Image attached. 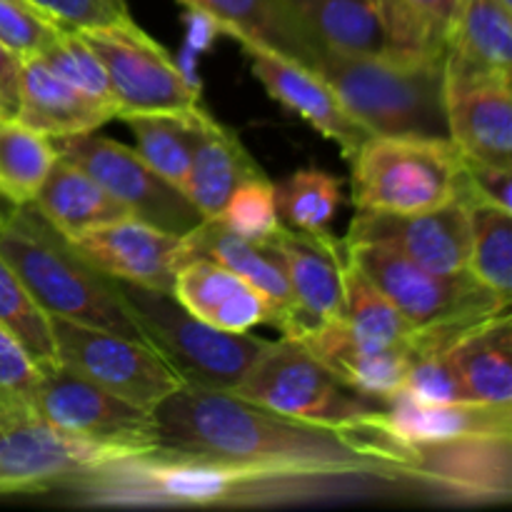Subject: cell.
<instances>
[{"mask_svg": "<svg viewBox=\"0 0 512 512\" xmlns=\"http://www.w3.org/2000/svg\"><path fill=\"white\" fill-rule=\"evenodd\" d=\"M313 73L370 135L448 138L445 55H338L323 50Z\"/></svg>", "mask_w": 512, "mask_h": 512, "instance_id": "277c9868", "label": "cell"}, {"mask_svg": "<svg viewBox=\"0 0 512 512\" xmlns=\"http://www.w3.org/2000/svg\"><path fill=\"white\" fill-rule=\"evenodd\" d=\"M343 240L388 245L433 273H463L470 253V208L455 198L425 213L358 210Z\"/></svg>", "mask_w": 512, "mask_h": 512, "instance_id": "5bb4252c", "label": "cell"}, {"mask_svg": "<svg viewBox=\"0 0 512 512\" xmlns=\"http://www.w3.org/2000/svg\"><path fill=\"white\" fill-rule=\"evenodd\" d=\"M173 298L205 323L228 333L278 325V308L238 273L208 258H193L175 270Z\"/></svg>", "mask_w": 512, "mask_h": 512, "instance_id": "ffe728a7", "label": "cell"}, {"mask_svg": "<svg viewBox=\"0 0 512 512\" xmlns=\"http://www.w3.org/2000/svg\"><path fill=\"white\" fill-rule=\"evenodd\" d=\"M0 495H5V488H3V483H0Z\"/></svg>", "mask_w": 512, "mask_h": 512, "instance_id": "c3c4849f", "label": "cell"}, {"mask_svg": "<svg viewBox=\"0 0 512 512\" xmlns=\"http://www.w3.org/2000/svg\"><path fill=\"white\" fill-rule=\"evenodd\" d=\"M258 175L265 173L233 130L220 125L208 110L193 118V158L185 195L203 220L218 218L230 193Z\"/></svg>", "mask_w": 512, "mask_h": 512, "instance_id": "cb8c5ba5", "label": "cell"}, {"mask_svg": "<svg viewBox=\"0 0 512 512\" xmlns=\"http://www.w3.org/2000/svg\"><path fill=\"white\" fill-rule=\"evenodd\" d=\"M300 343L348 388L388 403L403 393L415 355L405 348H368L353 338L343 320H328L300 335Z\"/></svg>", "mask_w": 512, "mask_h": 512, "instance_id": "44dd1931", "label": "cell"}, {"mask_svg": "<svg viewBox=\"0 0 512 512\" xmlns=\"http://www.w3.org/2000/svg\"><path fill=\"white\" fill-rule=\"evenodd\" d=\"M0 123H3V118H0Z\"/></svg>", "mask_w": 512, "mask_h": 512, "instance_id": "681fc988", "label": "cell"}, {"mask_svg": "<svg viewBox=\"0 0 512 512\" xmlns=\"http://www.w3.org/2000/svg\"><path fill=\"white\" fill-rule=\"evenodd\" d=\"M153 418L160 450L168 453L315 473L395 475L413 483L408 445L385 430L383 413L355 428H333L273 413L233 390L183 383L155 405Z\"/></svg>", "mask_w": 512, "mask_h": 512, "instance_id": "6da1fadb", "label": "cell"}, {"mask_svg": "<svg viewBox=\"0 0 512 512\" xmlns=\"http://www.w3.org/2000/svg\"><path fill=\"white\" fill-rule=\"evenodd\" d=\"M30 205L65 238H75L85 230L130 215L128 208L118 203L98 180L60 155Z\"/></svg>", "mask_w": 512, "mask_h": 512, "instance_id": "83f0119b", "label": "cell"}, {"mask_svg": "<svg viewBox=\"0 0 512 512\" xmlns=\"http://www.w3.org/2000/svg\"><path fill=\"white\" fill-rule=\"evenodd\" d=\"M305 33L338 55H393L368 0H283Z\"/></svg>", "mask_w": 512, "mask_h": 512, "instance_id": "f1b7e54d", "label": "cell"}, {"mask_svg": "<svg viewBox=\"0 0 512 512\" xmlns=\"http://www.w3.org/2000/svg\"><path fill=\"white\" fill-rule=\"evenodd\" d=\"M193 258L215 260L248 283H253L278 308V325L275 328L283 333V338H300L303 335V318H300L298 305H295L293 290H290L278 255L268 245L240 238L238 233L225 228L218 218H210L200 220L180 240L178 268Z\"/></svg>", "mask_w": 512, "mask_h": 512, "instance_id": "d6986e66", "label": "cell"}, {"mask_svg": "<svg viewBox=\"0 0 512 512\" xmlns=\"http://www.w3.org/2000/svg\"><path fill=\"white\" fill-rule=\"evenodd\" d=\"M512 73V10L498 0H460L445 40V78Z\"/></svg>", "mask_w": 512, "mask_h": 512, "instance_id": "7402d4cb", "label": "cell"}, {"mask_svg": "<svg viewBox=\"0 0 512 512\" xmlns=\"http://www.w3.org/2000/svg\"><path fill=\"white\" fill-rule=\"evenodd\" d=\"M20 63L23 58L0 43V118L15 120L20 105Z\"/></svg>", "mask_w": 512, "mask_h": 512, "instance_id": "7bdbcfd3", "label": "cell"}, {"mask_svg": "<svg viewBox=\"0 0 512 512\" xmlns=\"http://www.w3.org/2000/svg\"><path fill=\"white\" fill-rule=\"evenodd\" d=\"M500 5H505V8H510L512 10V0H498Z\"/></svg>", "mask_w": 512, "mask_h": 512, "instance_id": "bcb514c9", "label": "cell"}, {"mask_svg": "<svg viewBox=\"0 0 512 512\" xmlns=\"http://www.w3.org/2000/svg\"><path fill=\"white\" fill-rule=\"evenodd\" d=\"M240 398L305 423L355 428L385 410V403L348 388L300 340H270L233 390Z\"/></svg>", "mask_w": 512, "mask_h": 512, "instance_id": "ba28073f", "label": "cell"}, {"mask_svg": "<svg viewBox=\"0 0 512 512\" xmlns=\"http://www.w3.org/2000/svg\"><path fill=\"white\" fill-rule=\"evenodd\" d=\"M405 8L413 10L430 30H433L435 38L445 45L448 40L450 23H453V15L458 10L460 0H400Z\"/></svg>", "mask_w": 512, "mask_h": 512, "instance_id": "ee69618b", "label": "cell"}, {"mask_svg": "<svg viewBox=\"0 0 512 512\" xmlns=\"http://www.w3.org/2000/svg\"><path fill=\"white\" fill-rule=\"evenodd\" d=\"M403 393L428 405L470 403L448 350L415 355L405 375Z\"/></svg>", "mask_w": 512, "mask_h": 512, "instance_id": "74e56055", "label": "cell"}, {"mask_svg": "<svg viewBox=\"0 0 512 512\" xmlns=\"http://www.w3.org/2000/svg\"><path fill=\"white\" fill-rule=\"evenodd\" d=\"M283 225L305 233H325L343 203V183L318 168H303L275 185Z\"/></svg>", "mask_w": 512, "mask_h": 512, "instance_id": "e575fe53", "label": "cell"}, {"mask_svg": "<svg viewBox=\"0 0 512 512\" xmlns=\"http://www.w3.org/2000/svg\"><path fill=\"white\" fill-rule=\"evenodd\" d=\"M58 360L110 393L153 410L183 378L150 345L50 315Z\"/></svg>", "mask_w": 512, "mask_h": 512, "instance_id": "7c38bea8", "label": "cell"}, {"mask_svg": "<svg viewBox=\"0 0 512 512\" xmlns=\"http://www.w3.org/2000/svg\"><path fill=\"white\" fill-rule=\"evenodd\" d=\"M408 475L430 500L508 503L512 495V435H473L440 443H410Z\"/></svg>", "mask_w": 512, "mask_h": 512, "instance_id": "4fadbf2b", "label": "cell"}, {"mask_svg": "<svg viewBox=\"0 0 512 512\" xmlns=\"http://www.w3.org/2000/svg\"><path fill=\"white\" fill-rule=\"evenodd\" d=\"M243 50L248 53L255 78L263 83L270 98L278 100L290 113L300 115L320 135L333 140L345 158H353L360 145L370 138L368 130L345 110L338 95L318 73L258 45H243Z\"/></svg>", "mask_w": 512, "mask_h": 512, "instance_id": "e0dca14e", "label": "cell"}, {"mask_svg": "<svg viewBox=\"0 0 512 512\" xmlns=\"http://www.w3.org/2000/svg\"><path fill=\"white\" fill-rule=\"evenodd\" d=\"M0 255L48 315L148 345L113 278L93 268L30 203L0 213Z\"/></svg>", "mask_w": 512, "mask_h": 512, "instance_id": "3957f363", "label": "cell"}, {"mask_svg": "<svg viewBox=\"0 0 512 512\" xmlns=\"http://www.w3.org/2000/svg\"><path fill=\"white\" fill-rule=\"evenodd\" d=\"M0 328L8 330L23 345L40 370L60 365L50 315L35 303L3 255H0Z\"/></svg>", "mask_w": 512, "mask_h": 512, "instance_id": "836d02e7", "label": "cell"}, {"mask_svg": "<svg viewBox=\"0 0 512 512\" xmlns=\"http://www.w3.org/2000/svg\"><path fill=\"white\" fill-rule=\"evenodd\" d=\"M118 118L113 108L100 105L65 83L38 55L20 63V105L15 120L48 138L93 133Z\"/></svg>", "mask_w": 512, "mask_h": 512, "instance_id": "603a6c76", "label": "cell"}, {"mask_svg": "<svg viewBox=\"0 0 512 512\" xmlns=\"http://www.w3.org/2000/svg\"><path fill=\"white\" fill-rule=\"evenodd\" d=\"M470 403L512 405L510 310L483 320L448 348Z\"/></svg>", "mask_w": 512, "mask_h": 512, "instance_id": "4316f807", "label": "cell"}, {"mask_svg": "<svg viewBox=\"0 0 512 512\" xmlns=\"http://www.w3.org/2000/svg\"><path fill=\"white\" fill-rule=\"evenodd\" d=\"M218 220L240 238L253 240V243H268L275 230L283 225L273 180L258 175V178L240 183L225 200Z\"/></svg>", "mask_w": 512, "mask_h": 512, "instance_id": "8d00e7d4", "label": "cell"}, {"mask_svg": "<svg viewBox=\"0 0 512 512\" xmlns=\"http://www.w3.org/2000/svg\"><path fill=\"white\" fill-rule=\"evenodd\" d=\"M350 163L358 210L425 213L458 198L463 155L450 138L370 135Z\"/></svg>", "mask_w": 512, "mask_h": 512, "instance_id": "52a82bcc", "label": "cell"}, {"mask_svg": "<svg viewBox=\"0 0 512 512\" xmlns=\"http://www.w3.org/2000/svg\"><path fill=\"white\" fill-rule=\"evenodd\" d=\"M285 270L295 305L303 318V335L328 320H343L345 315V255L343 240L325 233H305L280 225L268 240Z\"/></svg>", "mask_w": 512, "mask_h": 512, "instance_id": "9a60e30c", "label": "cell"}, {"mask_svg": "<svg viewBox=\"0 0 512 512\" xmlns=\"http://www.w3.org/2000/svg\"><path fill=\"white\" fill-rule=\"evenodd\" d=\"M178 3L183 8H195L210 15L220 25L223 35H230L240 45L273 50L305 68H313L315 58L323 53V48L305 33L283 0H178Z\"/></svg>", "mask_w": 512, "mask_h": 512, "instance_id": "d4e9b609", "label": "cell"}, {"mask_svg": "<svg viewBox=\"0 0 512 512\" xmlns=\"http://www.w3.org/2000/svg\"><path fill=\"white\" fill-rule=\"evenodd\" d=\"M343 323L353 338L368 348H405L415 355L418 330L350 260L345 270Z\"/></svg>", "mask_w": 512, "mask_h": 512, "instance_id": "f546056e", "label": "cell"}, {"mask_svg": "<svg viewBox=\"0 0 512 512\" xmlns=\"http://www.w3.org/2000/svg\"><path fill=\"white\" fill-rule=\"evenodd\" d=\"M55 153L70 160L93 180H98L118 203L128 208L133 218L155 228L173 233L178 238L188 235L203 220L188 195L160 178L138 150L103 135L80 133L70 138H50Z\"/></svg>", "mask_w": 512, "mask_h": 512, "instance_id": "8fae6325", "label": "cell"}, {"mask_svg": "<svg viewBox=\"0 0 512 512\" xmlns=\"http://www.w3.org/2000/svg\"><path fill=\"white\" fill-rule=\"evenodd\" d=\"M55 145L48 135L18 123H0V200L10 205L33 203L53 168Z\"/></svg>", "mask_w": 512, "mask_h": 512, "instance_id": "4dcf8cb0", "label": "cell"}, {"mask_svg": "<svg viewBox=\"0 0 512 512\" xmlns=\"http://www.w3.org/2000/svg\"><path fill=\"white\" fill-rule=\"evenodd\" d=\"M445 118L460 155L512 170L510 75L445 78Z\"/></svg>", "mask_w": 512, "mask_h": 512, "instance_id": "ac0fdd59", "label": "cell"}, {"mask_svg": "<svg viewBox=\"0 0 512 512\" xmlns=\"http://www.w3.org/2000/svg\"><path fill=\"white\" fill-rule=\"evenodd\" d=\"M345 253L418 330L425 350H448L470 328L510 310L468 270L433 273L380 243H345Z\"/></svg>", "mask_w": 512, "mask_h": 512, "instance_id": "5b68a950", "label": "cell"}, {"mask_svg": "<svg viewBox=\"0 0 512 512\" xmlns=\"http://www.w3.org/2000/svg\"><path fill=\"white\" fill-rule=\"evenodd\" d=\"M203 113V110H200ZM198 113V115H200ZM195 115V118H198ZM138 140V155L170 185L185 193L193 158V118L165 113L125 115Z\"/></svg>", "mask_w": 512, "mask_h": 512, "instance_id": "1f68e13d", "label": "cell"}, {"mask_svg": "<svg viewBox=\"0 0 512 512\" xmlns=\"http://www.w3.org/2000/svg\"><path fill=\"white\" fill-rule=\"evenodd\" d=\"M183 20H185V33H188L185 35L183 48L193 50V53H198V55L208 53V50L213 48L215 40L223 35L220 25L215 23L210 15L200 13V10H195V8H185Z\"/></svg>", "mask_w": 512, "mask_h": 512, "instance_id": "f6af8a7d", "label": "cell"}, {"mask_svg": "<svg viewBox=\"0 0 512 512\" xmlns=\"http://www.w3.org/2000/svg\"><path fill=\"white\" fill-rule=\"evenodd\" d=\"M43 370L23 345L0 328V415L30 413Z\"/></svg>", "mask_w": 512, "mask_h": 512, "instance_id": "f35d334b", "label": "cell"}, {"mask_svg": "<svg viewBox=\"0 0 512 512\" xmlns=\"http://www.w3.org/2000/svg\"><path fill=\"white\" fill-rule=\"evenodd\" d=\"M8 205H10V203H5V200H0V213H3V210L8 208Z\"/></svg>", "mask_w": 512, "mask_h": 512, "instance_id": "7dc6e473", "label": "cell"}, {"mask_svg": "<svg viewBox=\"0 0 512 512\" xmlns=\"http://www.w3.org/2000/svg\"><path fill=\"white\" fill-rule=\"evenodd\" d=\"M470 208V253L468 273L480 285L498 295L500 300H512V218L508 210L488 208V205H468Z\"/></svg>", "mask_w": 512, "mask_h": 512, "instance_id": "d6a6232c", "label": "cell"}, {"mask_svg": "<svg viewBox=\"0 0 512 512\" xmlns=\"http://www.w3.org/2000/svg\"><path fill=\"white\" fill-rule=\"evenodd\" d=\"M120 298L145 340L183 378V383L235 390L270 340L250 333H228L185 310L173 293L115 280Z\"/></svg>", "mask_w": 512, "mask_h": 512, "instance_id": "8992f818", "label": "cell"}, {"mask_svg": "<svg viewBox=\"0 0 512 512\" xmlns=\"http://www.w3.org/2000/svg\"><path fill=\"white\" fill-rule=\"evenodd\" d=\"M420 493L395 475L315 473L233 460L180 455L168 450L115 460L55 493L95 508H243V505L315 503V500Z\"/></svg>", "mask_w": 512, "mask_h": 512, "instance_id": "7a4b0ae2", "label": "cell"}, {"mask_svg": "<svg viewBox=\"0 0 512 512\" xmlns=\"http://www.w3.org/2000/svg\"><path fill=\"white\" fill-rule=\"evenodd\" d=\"M25 3L70 30L103 28V25L130 20L125 0H25Z\"/></svg>", "mask_w": 512, "mask_h": 512, "instance_id": "60d3db41", "label": "cell"}, {"mask_svg": "<svg viewBox=\"0 0 512 512\" xmlns=\"http://www.w3.org/2000/svg\"><path fill=\"white\" fill-rule=\"evenodd\" d=\"M33 410L60 433L103 448L130 455L160 448L153 410L110 393L63 363L43 370Z\"/></svg>", "mask_w": 512, "mask_h": 512, "instance_id": "30bf717a", "label": "cell"}, {"mask_svg": "<svg viewBox=\"0 0 512 512\" xmlns=\"http://www.w3.org/2000/svg\"><path fill=\"white\" fill-rule=\"evenodd\" d=\"M38 58L53 73H58L65 83L73 85L75 90H80L90 100H95L100 105H108V108H113L118 113V105H115L103 60L90 48V43L83 38L80 30L63 28L53 43H48L40 50Z\"/></svg>", "mask_w": 512, "mask_h": 512, "instance_id": "d590c367", "label": "cell"}, {"mask_svg": "<svg viewBox=\"0 0 512 512\" xmlns=\"http://www.w3.org/2000/svg\"><path fill=\"white\" fill-rule=\"evenodd\" d=\"M510 173L512 170L480 163V160L463 155L458 200H463L465 205H488V208H500L512 213Z\"/></svg>", "mask_w": 512, "mask_h": 512, "instance_id": "b9f144b4", "label": "cell"}, {"mask_svg": "<svg viewBox=\"0 0 512 512\" xmlns=\"http://www.w3.org/2000/svg\"><path fill=\"white\" fill-rule=\"evenodd\" d=\"M385 428L403 443H440L473 435H512V405H428L398 393L385 403Z\"/></svg>", "mask_w": 512, "mask_h": 512, "instance_id": "484cf974", "label": "cell"}, {"mask_svg": "<svg viewBox=\"0 0 512 512\" xmlns=\"http://www.w3.org/2000/svg\"><path fill=\"white\" fill-rule=\"evenodd\" d=\"M80 33L103 60L118 118L138 113L195 118L205 110L200 105V90L190 88L173 55L133 18Z\"/></svg>", "mask_w": 512, "mask_h": 512, "instance_id": "9c48e42d", "label": "cell"}, {"mask_svg": "<svg viewBox=\"0 0 512 512\" xmlns=\"http://www.w3.org/2000/svg\"><path fill=\"white\" fill-rule=\"evenodd\" d=\"M68 240L100 273L160 293H173L183 240L178 235L128 215Z\"/></svg>", "mask_w": 512, "mask_h": 512, "instance_id": "2e32d148", "label": "cell"}, {"mask_svg": "<svg viewBox=\"0 0 512 512\" xmlns=\"http://www.w3.org/2000/svg\"><path fill=\"white\" fill-rule=\"evenodd\" d=\"M63 25L50 20L25 0H0V43L20 58L38 55L58 38Z\"/></svg>", "mask_w": 512, "mask_h": 512, "instance_id": "ab89813d", "label": "cell"}]
</instances>
